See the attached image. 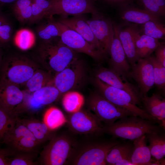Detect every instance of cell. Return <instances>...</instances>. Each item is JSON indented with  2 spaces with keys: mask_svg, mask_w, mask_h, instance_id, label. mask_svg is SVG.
I'll return each instance as SVG.
<instances>
[{
  "mask_svg": "<svg viewBox=\"0 0 165 165\" xmlns=\"http://www.w3.org/2000/svg\"><path fill=\"white\" fill-rule=\"evenodd\" d=\"M103 134H88L76 140L65 164L72 165H106L108 152L121 141L118 138L103 137Z\"/></svg>",
  "mask_w": 165,
  "mask_h": 165,
  "instance_id": "cell-1",
  "label": "cell"
},
{
  "mask_svg": "<svg viewBox=\"0 0 165 165\" xmlns=\"http://www.w3.org/2000/svg\"><path fill=\"white\" fill-rule=\"evenodd\" d=\"M159 124L136 116L122 118L109 126H104L102 133L124 139L134 141L143 135L165 131Z\"/></svg>",
  "mask_w": 165,
  "mask_h": 165,
  "instance_id": "cell-2",
  "label": "cell"
},
{
  "mask_svg": "<svg viewBox=\"0 0 165 165\" xmlns=\"http://www.w3.org/2000/svg\"><path fill=\"white\" fill-rule=\"evenodd\" d=\"M75 52L59 37L43 42L38 50V56L48 72L55 75L77 58Z\"/></svg>",
  "mask_w": 165,
  "mask_h": 165,
  "instance_id": "cell-3",
  "label": "cell"
},
{
  "mask_svg": "<svg viewBox=\"0 0 165 165\" xmlns=\"http://www.w3.org/2000/svg\"><path fill=\"white\" fill-rule=\"evenodd\" d=\"M2 142L9 147L8 152L11 155H35L40 145L31 133L17 118L14 125L5 135Z\"/></svg>",
  "mask_w": 165,
  "mask_h": 165,
  "instance_id": "cell-4",
  "label": "cell"
},
{
  "mask_svg": "<svg viewBox=\"0 0 165 165\" xmlns=\"http://www.w3.org/2000/svg\"><path fill=\"white\" fill-rule=\"evenodd\" d=\"M93 81L97 90V92L107 100L135 116L156 123L152 116L137 106L131 96L125 91L109 85L95 77Z\"/></svg>",
  "mask_w": 165,
  "mask_h": 165,
  "instance_id": "cell-5",
  "label": "cell"
},
{
  "mask_svg": "<svg viewBox=\"0 0 165 165\" xmlns=\"http://www.w3.org/2000/svg\"><path fill=\"white\" fill-rule=\"evenodd\" d=\"M75 141L73 137L67 133L55 134L42 151L40 159L41 164H65Z\"/></svg>",
  "mask_w": 165,
  "mask_h": 165,
  "instance_id": "cell-6",
  "label": "cell"
},
{
  "mask_svg": "<svg viewBox=\"0 0 165 165\" xmlns=\"http://www.w3.org/2000/svg\"><path fill=\"white\" fill-rule=\"evenodd\" d=\"M34 65L24 57H9L3 61L0 67V80L17 85L25 83L37 71Z\"/></svg>",
  "mask_w": 165,
  "mask_h": 165,
  "instance_id": "cell-7",
  "label": "cell"
},
{
  "mask_svg": "<svg viewBox=\"0 0 165 165\" xmlns=\"http://www.w3.org/2000/svg\"><path fill=\"white\" fill-rule=\"evenodd\" d=\"M87 104L90 109L104 124V126L110 125L124 117L135 116L128 111L113 104L97 92L90 95Z\"/></svg>",
  "mask_w": 165,
  "mask_h": 165,
  "instance_id": "cell-8",
  "label": "cell"
},
{
  "mask_svg": "<svg viewBox=\"0 0 165 165\" xmlns=\"http://www.w3.org/2000/svg\"><path fill=\"white\" fill-rule=\"evenodd\" d=\"M82 61L77 58L54 77L53 85L60 94L79 86L85 77V70Z\"/></svg>",
  "mask_w": 165,
  "mask_h": 165,
  "instance_id": "cell-9",
  "label": "cell"
},
{
  "mask_svg": "<svg viewBox=\"0 0 165 165\" xmlns=\"http://www.w3.org/2000/svg\"><path fill=\"white\" fill-rule=\"evenodd\" d=\"M86 13L98 14L93 0H52L51 6L46 16L51 18L55 15L67 16Z\"/></svg>",
  "mask_w": 165,
  "mask_h": 165,
  "instance_id": "cell-10",
  "label": "cell"
},
{
  "mask_svg": "<svg viewBox=\"0 0 165 165\" xmlns=\"http://www.w3.org/2000/svg\"><path fill=\"white\" fill-rule=\"evenodd\" d=\"M70 130L79 134H103L104 125L97 116L89 111L81 110L71 113L67 119Z\"/></svg>",
  "mask_w": 165,
  "mask_h": 165,
  "instance_id": "cell-11",
  "label": "cell"
},
{
  "mask_svg": "<svg viewBox=\"0 0 165 165\" xmlns=\"http://www.w3.org/2000/svg\"><path fill=\"white\" fill-rule=\"evenodd\" d=\"M55 22L60 30V39L65 45L75 52L85 53L97 61L103 60L105 57L80 35L60 22Z\"/></svg>",
  "mask_w": 165,
  "mask_h": 165,
  "instance_id": "cell-12",
  "label": "cell"
},
{
  "mask_svg": "<svg viewBox=\"0 0 165 165\" xmlns=\"http://www.w3.org/2000/svg\"><path fill=\"white\" fill-rule=\"evenodd\" d=\"M95 77L109 85L125 91L131 96L136 105L142 107L141 96L138 86L122 78L111 69L99 67L95 71Z\"/></svg>",
  "mask_w": 165,
  "mask_h": 165,
  "instance_id": "cell-13",
  "label": "cell"
},
{
  "mask_svg": "<svg viewBox=\"0 0 165 165\" xmlns=\"http://www.w3.org/2000/svg\"><path fill=\"white\" fill-rule=\"evenodd\" d=\"M130 76L137 83L141 96L147 95L154 85L153 67L149 56L139 59L131 68Z\"/></svg>",
  "mask_w": 165,
  "mask_h": 165,
  "instance_id": "cell-14",
  "label": "cell"
},
{
  "mask_svg": "<svg viewBox=\"0 0 165 165\" xmlns=\"http://www.w3.org/2000/svg\"><path fill=\"white\" fill-rule=\"evenodd\" d=\"M114 34L109 51L111 68L123 79H130L131 67L119 39L118 28L113 25Z\"/></svg>",
  "mask_w": 165,
  "mask_h": 165,
  "instance_id": "cell-15",
  "label": "cell"
},
{
  "mask_svg": "<svg viewBox=\"0 0 165 165\" xmlns=\"http://www.w3.org/2000/svg\"><path fill=\"white\" fill-rule=\"evenodd\" d=\"M87 21L106 55L109 53L114 34L113 24L109 20L98 15H93Z\"/></svg>",
  "mask_w": 165,
  "mask_h": 165,
  "instance_id": "cell-16",
  "label": "cell"
},
{
  "mask_svg": "<svg viewBox=\"0 0 165 165\" xmlns=\"http://www.w3.org/2000/svg\"><path fill=\"white\" fill-rule=\"evenodd\" d=\"M80 35L89 44L105 57V55L100 43L94 35L87 20L81 15L71 17H61L57 21Z\"/></svg>",
  "mask_w": 165,
  "mask_h": 165,
  "instance_id": "cell-17",
  "label": "cell"
},
{
  "mask_svg": "<svg viewBox=\"0 0 165 165\" xmlns=\"http://www.w3.org/2000/svg\"><path fill=\"white\" fill-rule=\"evenodd\" d=\"M142 109L152 116L156 123L165 128V99L159 93H153L141 98Z\"/></svg>",
  "mask_w": 165,
  "mask_h": 165,
  "instance_id": "cell-18",
  "label": "cell"
},
{
  "mask_svg": "<svg viewBox=\"0 0 165 165\" xmlns=\"http://www.w3.org/2000/svg\"><path fill=\"white\" fill-rule=\"evenodd\" d=\"M23 98V93L17 85L0 80V107L13 115V108Z\"/></svg>",
  "mask_w": 165,
  "mask_h": 165,
  "instance_id": "cell-19",
  "label": "cell"
},
{
  "mask_svg": "<svg viewBox=\"0 0 165 165\" xmlns=\"http://www.w3.org/2000/svg\"><path fill=\"white\" fill-rule=\"evenodd\" d=\"M133 142H121L115 145L108 152L105 162L109 165H134L131 157L134 149Z\"/></svg>",
  "mask_w": 165,
  "mask_h": 165,
  "instance_id": "cell-20",
  "label": "cell"
},
{
  "mask_svg": "<svg viewBox=\"0 0 165 165\" xmlns=\"http://www.w3.org/2000/svg\"><path fill=\"white\" fill-rule=\"evenodd\" d=\"M139 32L134 27L120 30L118 29L119 38L131 68L139 59L136 53L135 44L136 36Z\"/></svg>",
  "mask_w": 165,
  "mask_h": 165,
  "instance_id": "cell-21",
  "label": "cell"
},
{
  "mask_svg": "<svg viewBox=\"0 0 165 165\" xmlns=\"http://www.w3.org/2000/svg\"><path fill=\"white\" fill-rule=\"evenodd\" d=\"M60 95L59 91L54 85L46 86L34 92L28 97L27 104L31 109L38 110L53 102Z\"/></svg>",
  "mask_w": 165,
  "mask_h": 165,
  "instance_id": "cell-22",
  "label": "cell"
},
{
  "mask_svg": "<svg viewBox=\"0 0 165 165\" xmlns=\"http://www.w3.org/2000/svg\"><path fill=\"white\" fill-rule=\"evenodd\" d=\"M133 141L134 147L131 161L134 165H159L152 158L150 150L147 145V140L145 134Z\"/></svg>",
  "mask_w": 165,
  "mask_h": 165,
  "instance_id": "cell-23",
  "label": "cell"
},
{
  "mask_svg": "<svg viewBox=\"0 0 165 165\" xmlns=\"http://www.w3.org/2000/svg\"><path fill=\"white\" fill-rule=\"evenodd\" d=\"M152 158L159 165H165V132H152L145 134Z\"/></svg>",
  "mask_w": 165,
  "mask_h": 165,
  "instance_id": "cell-24",
  "label": "cell"
},
{
  "mask_svg": "<svg viewBox=\"0 0 165 165\" xmlns=\"http://www.w3.org/2000/svg\"><path fill=\"white\" fill-rule=\"evenodd\" d=\"M18 119L31 133L40 144L50 140L56 134L54 130H50L43 122L38 120Z\"/></svg>",
  "mask_w": 165,
  "mask_h": 165,
  "instance_id": "cell-25",
  "label": "cell"
},
{
  "mask_svg": "<svg viewBox=\"0 0 165 165\" xmlns=\"http://www.w3.org/2000/svg\"><path fill=\"white\" fill-rule=\"evenodd\" d=\"M159 17L145 9L136 8L127 9L122 15L124 20L139 24H144L150 21L160 22Z\"/></svg>",
  "mask_w": 165,
  "mask_h": 165,
  "instance_id": "cell-26",
  "label": "cell"
},
{
  "mask_svg": "<svg viewBox=\"0 0 165 165\" xmlns=\"http://www.w3.org/2000/svg\"><path fill=\"white\" fill-rule=\"evenodd\" d=\"M136 52L139 59L149 57L160 44L159 39L143 34L139 32L135 39Z\"/></svg>",
  "mask_w": 165,
  "mask_h": 165,
  "instance_id": "cell-27",
  "label": "cell"
},
{
  "mask_svg": "<svg viewBox=\"0 0 165 165\" xmlns=\"http://www.w3.org/2000/svg\"><path fill=\"white\" fill-rule=\"evenodd\" d=\"M54 77L48 72L37 70L26 82L27 89L34 92L45 86L53 85Z\"/></svg>",
  "mask_w": 165,
  "mask_h": 165,
  "instance_id": "cell-28",
  "label": "cell"
},
{
  "mask_svg": "<svg viewBox=\"0 0 165 165\" xmlns=\"http://www.w3.org/2000/svg\"><path fill=\"white\" fill-rule=\"evenodd\" d=\"M84 103L83 95L75 91H69L64 93L62 99L64 108L71 113L79 111Z\"/></svg>",
  "mask_w": 165,
  "mask_h": 165,
  "instance_id": "cell-29",
  "label": "cell"
},
{
  "mask_svg": "<svg viewBox=\"0 0 165 165\" xmlns=\"http://www.w3.org/2000/svg\"><path fill=\"white\" fill-rule=\"evenodd\" d=\"M43 121L49 129L54 130L66 123L67 120L60 109L57 107H52L45 112Z\"/></svg>",
  "mask_w": 165,
  "mask_h": 165,
  "instance_id": "cell-30",
  "label": "cell"
},
{
  "mask_svg": "<svg viewBox=\"0 0 165 165\" xmlns=\"http://www.w3.org/2000/svg\"><path fill=\"white\" fill-rule=\"evenodd\" d=\"M149 58L153 67L154 85L160 90L159 93L164 96L165 67L157 61L155 56H150Z\"/></svg>",
  "mask_w": 165,
  "mask_h": 165,
  "instance_id": "cell-31",
  "label": "cell"
},
{
  "mask_svg": "<svg viewBox=\"0 0 165 165\" xmlns=\"http://www.w3.org/2000/svg\"><path fill=\"white\" fill-rule=\"evenodd\" d=\"M39 26L37 29L38 35L44 41H47L60 37L59 29L55 21L51 20Z\"/></svg>",
  "mask_w": 165,
  "mask_h": 165,
  "instance_id": "cell-32",
  "label": "cell"
},
{
  "mask_svg": "<svg viewBox=\"0 0 165 165\" xmlns=\"http://www.w3.org/2000/svg\"><path fill=\"white\" fill-rule=\"evenodd\" d=\"M52 5V0H33L32 15L29 22L33 23L45 17Z\"/></svg>",
  "mask_w": 165,
  "mask_h": 165,
  "instance_id": "cell-33",
  "label": "cell"
},
{
  "mask_svg": "<svg viewBox=\"0 0 165 165\" xmlns=\"http://www.w3.org/2000/svg\"><path fill=\"white\" fill-rule=\"evenodd\" d=\"M144 34L156 39L163 38L165 35L164 25L159 21H150L143 24Z\"/></svg>",
  "mask_w": 165,
  "mask_h": 165,
  "instance_id": "cell-34",
  "label": "cell"
},
{
  "mask_svg": "<svg viewBox=\"0 0 165 165\" xmlns=\"http://www.w3.org/2000/svg\"><path fill=\"white\" fill-rule=\"evenodd\" d=\"M16 117L0 107V142L14 125Z\"/></svg>",
  "mask_w": 165,
  "mask_h": 165,
  "instance_id": "cell-35",
  "label": "cell"
},
{
  "mask_svg": "<svg viewBox=\"0 0 165 165\" xmlns=\"http://www.w3.org/2000/svg\"><path fill=\"white\" fill-rule=\"evenodd\" d=\"M144 9L159 16H165V0H138Z\"/></svg>",
  "mask_w": 165,
  "mask_h": 165,
  "instance_id": "cell-36",
  "label": "cell"
},
{
  "mask_svg": "<svg viewBox=\"0 0 165 165\" xmlns=\"http://www.w3.org/2000/svg\"><path fill=\"white\" fill-rule=\"evenodd\" d=\"M32 34L27 29H23L17 33L16 42L17 46L21 49L26 50L30 48L33 44Z\"/></svg>",
  "mask_w": 165,
  "mask_h": 165,
  "instance_id": "cell-37",
  "label": "cell"
},
{
  "mask_svg": "<svg viewBox=\"0 0 165 165\" xmlns=\"http://www.w3.org/2000/svg\"><path fill=\"white\" fill-rule=\"evenodd\" d=\"M13 157L7 159V165H33L36 164L34 162V155L16 154L12 155Z\"/></svg>",
  "mask_w": 165,
  "mask_h": 165,
  "instance_id": "cell-38",
  "label": "cell"
},
{
  "mask_svg": "<svg viewBox=\"0 0 165 165\" xmlns=\"http://www.w3.org/2000/svg\"><path fill=\"white\" fill-rule=\"evenodd\" d=\"M13 29L9 22L0 26V47L11 40Z\"/></svg>",
  "mask_w": 165,
  "mask_h": 165,
  "instance_id": "cell-39",
  "label": "cell"
},
{
  "mask_svg": "<svg viewBox=\"0 0 165 165\" xmlns=\"http://www.w3.org/2000/svg\"><path fill=\"white\" fill-rule=\"evenodd\" d=\"M33 0H16L14 3L13 9L15 14L20 10L31 5Z\"/></svg>",
  "mask_w": 165,
  "mask_h": 165,
  "instance_id": "cell-40",
  "label": "cell"
},
{
  "mask_svg": "<svg viewBox=\"0 0 165 165\" xmlns=\"http://www.w3.org/2000/svg\"><path fill=\"white\" fill-rule=\"evenodd\" d=\"M156 59L165 67V46L160 43L155 50Z\"/></svg>",
  "mask_w": 165,
  "mask_h": 165,
  "instance_id": "cell-41",
  "label": "cell"
},
{
  "mask_svg": "<svg viewBox=\"0 0 165 165\" xmlns=\"http://www.w3.org/2000/svg\"><path fill=\"white\" fill-rule=\"evenodd\" d=\"M110 3L117 5L124 6L130 3L132 0H105Z\"/></svg>",
  "mask_w": 165,
  "mask_h": 165,
  "instance_id": "cell-42",
  "label": "cell"
},
{
  "mask_svg": "<svg viewBox=\"0 0 165 165\" xmlns=\"http://www.w3.org/2000/svg\"><path fill=\"white\" fill-rule=\"evenodd\" d=\"M9 22L8 18L1 11V8H0V26Z\"/></svg>",
  "mask_w": 165,
  "mask_h": 165,
  "instance_id": "cell-43",
  "label": "cell"
},
{
  "mask_svg": "<svg viewBox=\"0 0 165 165\" xmlns=\"http://www.w3.org/2000/svg\"><path fill=\"white\" fill-rule=\"evenodd\" d=\"M6 154V152H0V165H7V158L5 157Z\"/></svg>",
  "mask_w": 165,
  "mask_h": 165,
  "instance_id": "cell-44",
  "label": "cell"
},
{
  "mask_svg": "<svg viewBox=\"0 0 165 165\" xmlns=\"http://www.w3.org/2000/svg\"><path fill=\"white\" fill-rule=\"evenodd\" d=\"M16 0H0V8L4 5L14 2Z\"/></svg>",
  "mask_w": 165,
  "mask_h": 165,
  "instance_id": "cell-45",
  "label": "cell"
},
{
  "mask_svg": "<svg viewBox=\"0 0 165 165\" xmlns=\"http://www.w3.org/2000/svg\"><path fill=\"white\" fill-rule=\"evenodd\" d=\"M2 59V54L1 49V48L0 47V68L1 66V65L2 64L3 62Z\"/></svg>",
  "mask_w": 165,
  "mask_h": 165,
  "instance_id": "cell-46",
  "label": "cell"
}]
</instances>
